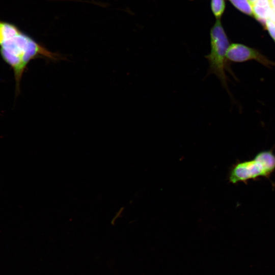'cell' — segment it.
<instances>
[{
	"instance_id": "6da1fadb",
	"label": "cell",
	"mask_w": 275,
	"mask_h": 275,
	"mask_svg": "<svg viewBox=\"0 0 275 275\" xmlns=\"http://www.w3.org/2000/svg\"><path fill=\"white\" fill-rule=\"evenodd\" d=\"M0 54L13 71L16 92L28 64L33 59L44 57L57 60L59 56L50 52L16 25L0 19Z\"/></svg>"
},
{
	"instance_id": "7a4b0ae2",
	"label": "cell",
	"mask_w": 275,
	"mask_h": 275,
	"mask_svg": "<svg viewBox=\"0 0 275 275\" xmlns=\"http://www.w3.org/2000/svg\"><path fill=\"white\" fill-rule=\"evenodd\" d=\"M210 51L205 56L209 63L207 75L213 74L219 80L222 86L230 94L228 78L226 70L228 68L227 52L230 46L220 19H217L210 30Z\"/></svg>"
},
{
	"instance_id": "3957f363",
	"label": "cell",
	"mask_w": 275,
	"mask_h": 275,
	"mask_svg": "<svg viewBox=\"0 0 275 275\" xmlns=\"http://www.w3.org/2000/svg\"><path fill=\"white\" fill-rule=\"evenodd\" d=\"M275 171V154L272 151L258 152L251 160L237 162L231 168L228 180L233 184L242 182L247 183L251 179L260 177L268 178Z\"/></svg>"
},
{
	"instance_id": "277c9868",
	"label": "cell",
	"mask_w": 275,
	"mask_h": 275,
	"mask_svg": "<svg viewBox=\"0 0 275 275\" xmlns=\"http://www.w3.org/2000/svg\"><path fill=\"white\" fill-rule=\"evenodd\" d=\"M227 61L242 63L255 60L267 68L275 66V62L269 60L258 50L240 43L230 44L227 52Z\"/></svg>"
},
{
	"instance_id": "5b68a950",
	"label": "cell",
	"mask_w": 275,
	"mask_h": 275,
	"mask_svg": "<svg viewBox=\"0 0 275 275\" xmlns=\"http://www.w3.org/2000/svg\"><path fill=\"white\" fill-rule=\"evenodd\" d=\"M255 18L263 25L269 19L271 7L268 0H258L251 4Z\"/></svg>"
},
{
	"instance_id": "8992f818",
	"label": "cell",
	"mask_w": 275,
	"mask_h": 275,
	"mask_svg": "<svg viewBox=\"0 0 275 275\" xmlns=\"http://www.w3.org/2000/svg\"><path fill=\"white\" fill-rule=\"evenodd\" d=\"M236 9L250 16H253L252 5L249 0H228Z\"/></svg>"
},
{
	"instance_id": "52a82bcc",
	"label": "cell",
	"mask_w": 275,
	"mask_h": 275,
	"mask_svg": "<svg viewBox=\"0 0 275 275\" xmlns=\"http://www.w3.org/2000/svg\"><path fill=\"white\" fill-rule=\"evenodd\" d=\"M211 8L212 12L217 19H220L225 9V3L224 0H211Z\"/></svg>"
},
{
	"instance_id": "ba28073f",
	"label": "cell",
	"mask_w": 275,
	"mask_h": 275,
	"mask_svg": "<svg viewBox=\"0 0 275 275\" xmlns=\"http://www.w3.org/2000/svg\"><path fill=\"white\" fill-rule=\"evenodd\" d=\"M264 25L265 26L266 29L268 32L269 35L275 42V23L269 19H268Z\"/></svg>"
},
{
	"instance_id": "9c48e42d",
	"label": "cell",
	"mask_w": 275,
	"mask_h": 275,
	"mask_svg": "<svg viewBox=\"0 0 275 275\" xmlns=\"http://www.w3.org/2000/svg\"><path fill=\"white\" fill-rule=\"evenodd\" d=\"M269 19L275 23V9L272 8L270 12Z\"/></svg>"
},
{
	"instance_id": "30bf717a",
	"label": "cell",
	"mask_w": 275,
	"mask_h": 275,
	"mask_svg": "<svg viewBox=\"0 0 275 275\" xmlns=\"http://www.w3.org/2000/svg\"><path fill=\"white\" fill-rule=\"evenodd\" d=\"M271 8L275 9V0H268Z\"/></svg>"
}]
</instances>
